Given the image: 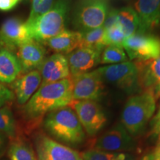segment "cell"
<instances>
[{"label": "cell", "instance_id": "obj_22", "mask_svg": "<svg viewBox=\"0 0 160 160\" xmlns=\"http://www.w3.org/2000/svg\"><path fill=\"white\" fill-rule=\"evenodd\" d=\"M81 33L82 40L79 48H89L102 52L105 46H107L105 31L103 27L82 31Z\"/></svg>", "mask_w": 160, "mask_h": 160}, {"label": "cell", "instance_id": "obj_14", "mask_svg": "<svg viewBox=\"0 0 160 160\" xmlns=\"http://www.w3.org/2000/svg\"><path fill=\"white\" fill-rule=\"evenodd\" d=\"M17 57L21 66V74L39 69L45 59L46 49L42 43L29 39L17 48Z\"/></svg>", "mask_w": 160, "mask_h": 160}, {"label": "cell", "instance_id": "obj_9", "mask_svg": "<svg viewBox=\"0 0 160 160\" xmlns=\"http://www.w3.org/2000/svg\"><path fill=\"white\" fill-rule=\"evenodd\" d=\"M71 79L73 100L97 101L102 96L104 80L98 69L73 77L71 76Z\"/></svg>", "mask_w": 160, "mask_h": 160}, {"label": "cell", "instance_id": "obj_11", "mask_svg": "<svg viewBox=\"0 0 160 160\" xmlns=\"http://www.w3.org/2000/svg\"><path fill=\"white\" fill-rule=\"evenodd\" d=\"M132 136L121 124L113 126L96 141L95 149L110 152H123L135 148Z\"/></svg>", "mask_w": 160, "mask_h": 160}, {"label": "cell", "instance_id": "obj_3", "mask_svg": "<svg viewBox=\"0 0 160 160\" xmlns=\"http://www.w3.org/2000/svg\"><path fill=\"white\" fill-rule=\"evenodd\" d=\"M70 0H57L49 11L30 23H25L31 39L43 44L65 30Z\"/></svg>", "mask_w": 160, "mask_h": 160}, {"label": "cell", "instance_id": "obj_15", "mask_svg": "<svg viewBox=\"0 0 160 160\" xmlns=\"http://www.w3.org/2000/svg\"><path fill=\"white\" fill-rule=\"evenodd\" d=\"M102 51L89 48H79L66 56L71 77L88 72L100 63Z\"/></svg>", "mask_w": 160, "mask_h": 160}, {"label": "cell", "instance_id": "obj_18", "mask_svg": "<svg viewBox=\"0 0 160 160\" xmlns=\"http://www.w3.org/2000/svg\"><path fill=\"white\" fill-rule=\"evenodd\" d=\"M41 83L42 77L39 70L20 75L12 86L17 102L20 105H25L40 87Z\"/></svg>", "mask_w": 160, "mask_h": 160}, {"label": "cell", "instance_id": "obj_19", "mask_svg": "<svg viewBox=\"0 0 160 160\" xmlns=\"http://www.w3.org/2000/svg\"><path fill=\"white\" fill-rule=\"evenodd\" d=\"M82 33L79 31L64 30L55 37L47 40L43 44L57 53L68 54L80 47Z\"/></svg>", "mask_w": 160, "mask_h": 160}, {"label": "cell", "instance_id": "obj_2", "mask_svg": "<svg viewBox=\"0 0 160 160\" xmlns=\"http://www.w3.org/2000/svg\"><path fill=\"white\" fill-rule=\"evenodd\" d=\"M44 127L56 139L71 145L83 142L85 133L75 111L70 106L46 114Z\"/></svg>", "mask_w": 160, "mask_h": 160}, {"label": "cell", "instance_id": "obj_4", "mask_svg": "<svg viewBox=\"0 0 160 160\" xmlns=\"http://www.w3.org/2000/svg\"><path fill=\"white\" fill-rule=\"evenodd\" d=\"M156 98L148 92L131 96L122 113V125L132 137L141 133L156 111Z\"/></svg>", "mask_w": 160, "mask_h": 160}, {"label": "cell", "instance_id": "obj_23", "mask_svg": "<svg viewBox=\"0 0 160 160\" xmlns=\"http://www.w3.org/2000/svg\"><path fill=\"white\" fill-rule=\"evenodd\" d=\"M82 160H133V157L124 152H110L90 149L81 154Z\"/></svg>", "mask_w": 160, "mask_h": 160}, {"label": "cell", "instance_id": "obj_32", "mask_svg": "<svg viewBox=\"0 0 160 160\" xmlns=\"http://www.w3.org/2000/svg\"><path fill=\"white\" fill-rule=\"evenodd\" d=\"M8 137L4 133L0 132V157L5 153L8 143Z\"/></svg>", "mask_w": 160, "mask_h": 160}, {"label": "cell", "instance_id": "obj_36", "mask_svg": "<svg viewBox=\"0 0 160 160\" xmlns=\"http://www.w3.org/2000/svg\"><path fill=\"white\" fill-rule=\"evenodd\" d=\"M156 117H160V106H159V111H158V113H157V114L156 115Z\"/></svg>", "mask_w": 160, "mask_h": 160}, {"label": "cell", "instance_id": "obj_35", "mask_svg": "<svg viewBox=\"0 0 160 160\" xmlns=\"http://www.w3.org/2000/svg\"><path fill=\"white\" fill-rule=\"evenodd\" d=\"M153 153H150L142 157V159L140 160H153Z\"/></svg>", "mask_w": 160, "mask_h": 160}, {"label": "cell", "instance_id": "obj_20", "mask_svg": "<svg viewBox=\"0 0 160 160\" xmlns=\"http://www.w3.org/2000/svg\"><path fill=\"white\" fill-rule=\"evenodd\" d=\"M22 69L17 56L0 47V83H12L19 77Z\"/></svg>", "mask_w": 160, "mask_h": 160}, {"label": "cell", "instance_id": "obj_25", "mask_svg": "<svg viewBox=\"0 0 160 160\" xmlns=\"http://www.w3.org/2000/svg\"><path fill=\"white\" fill-rule=\"evenodd\" d=\"M0 132L10 138L16 135L15 119L11 110L7 106L0 108Z\"/></svg>", "mask_w": 160, "mask_h": 160}, {"label": "cell", "instance_id": "obj_12", "mask_svg": "<svg viewBox=\"0 0 160 160\" xmlns=\"http://www.w3.org/2000/svg\"><path fill=\"white\" fill-rule=\"evenodd\" d=\"M36 151L37 160H82L77 151L45 135L37 137Z\"/></svg>", "mask_w": 160, "mask_h": 160}, {"label": "cell", "instance_id": "obj_17", "mask_svg": "<svg viewBox=\"0 0 160 160\" xmlns=\"http://www.w3.org/2000/svg\"><path fill=\"white\" fill-rule=\"evenodd\" d=\"M135 8L141 33H149L160 25V0H137Z\"/></svg>", "mask_w": 160, "mask_h": 160}, {"label": "cell", "instance_id": "obj_13", "mask_svg": "<svg viewBox=\"0 0 160 160\" xmlns=\"http://www.w3.org/2000/svg\"><path fill=\"white\" fill-rule=\"evenodd\" d=\"M31 39L25 22L18 18H10L0 28V47L12 51Z\"/></svg>", "mask_w": 160, "mask_h": 160}, {"label": "cell", "instance_id": "obj_1", "mask_svg": "<svg viewBox=\"0 0 160 160\" xmlns=\"http://www.w3.org/2000/svg\"><path fill=\"white\" fill-rule=\"evenodd\" d=\"M73 101L71 77L40 85L24 107V113L31 120H37L50 112L68 106Z\"/></svg>", "mask_w": 160, "mask_h": 160}, {"label": "cell", "instance_id": "obj_16", "mask_svg": "<svg viewBox=\"0 0 160 160\" xmlns=\"http://www.w3.org/2000/svg\"><path fill=\"white\" fill-rule=\"evenodd\" d=\"M38 70L42 77L41 85L71 77L67 58L61 53H56L45 58Z\"/></svg>", "mask_w": 160, "mask_h": 160}, {"label": "cell", "instance_id": "obj_28", "mask_svg": "<svg viewBox=\"0 0 160 160\" xmlns=\"http://www.w3.org/2000/svg\"><path fill=\"white\" fill-rule=\"evenodd\" d=\"M125 39V34L120 28L119 25L105 31V42L107 45H113L122 47V44Z\"/></svg>", "mask_w": 160, "mask_h": 160}, {"label": "cell", "instance_id": "obj_34", "mask_svg": "<svg viewBox=\"0 0 160 160\" xmlns=\"http://www.w3.org/2000/svg\"><path fill=\"white\" fill-rule=\"evenodd\" d=\"M153 160H160V142H159L157 144V147L154 150V151L153 152Z\"/></svg>", "mask_w": 160, "mask_h": 160}, {"label": "cell", "instance_id": "obj_7", "mask_svg": "<svg viewBox=\"0 0 160 160\" xmlns=\"http://www.w3.org/2000/svg\"><path fill=\"white\" fill-rule=\"evenodd\" d=\"M122 47L131 60L145 61L160 57V38L151 33H139L126 38Z\"/></svg>", "mask_w": 160, "mask_h": 160}, {"label": "cell", "instance_id": "obj_27", "mask_svg": "<svg viewBox=\"0 0 160 160\" xmlns=\"http://www.w3.org/2000/svg\"><path fill=\"white\" fill-rule=\"evenodd\" d=\"M54 0H31V9L25 23H30L51 9Z\"/></svg>", "mask_w": 160, "mask_h": 160}, {"label": "cell", "instance_id": "obj_21", "mask_svg": "<svg viewBox=\"0 0 160 160\" xmlns=\"http://www.w3.org/2000/svg\"><path fill=\"white\" fill-rule=\"evenodd\" d=\"M117 21L125 39L141 33L139 18L135 10L131 7H124L117 10Z\"/></svg>", "mask_w": 160, "mask_h": 160}, {"label": "cell", "instance_id": "obj_8", "mask_svg": "<svg viewBox=\"0 0 160 160\" xmlns=\"http://www.w3.org/2000/svg\"><path fill=\"white\" fill-rule=\"evenodd\" d=\"M104 81L113 84L128 93L137 91V70L135 63L127 61L98 68Z\"/></svg>", "mask_w": 160, "mask_h": 160}, {"label": "cell", "instance_id": "obj_10", "mask_svg": "<svg viewBox=\"0 0 160 160\" xmlns=\"http://www.w3.org/2000/svg\"><path fill=\"white\" fill-rule=\"evenodd\" d=\"M137 70V83L142 92H148L154 96L156 99L160 97V57L135 61Z\"/></svg>", "mask_w": 160, "mask_h": 160}, {"label": "cell", "instance_id": "obj_29", "mask_svg": "<svg viewBox=\"0 0 160 160\" xmlns=\"http://www.w3.org/2000/svg\"><path fill=\"white\" fill-rule=\"evenodd\" d=\"M14 98V93L8 88L0 83V108L11 102Z\"/></svg>", "mask_w": 160, "mask_h": 160}, {"label": "cell", "instance_id": "obj_30", "mask_svg": "<svg viewBox=\"0 0 160 160\" xmlns=\"http://www.w3.org/2000/svg\"><path fill=\"white\" fill-rule=\"evenodd\" d=\"M117 25V10L112 9L108 12V14L106 16L102 27L106 31V30H108Z\"/></svg>", "mask_w": 160, "mask_h": 160}, {"label": "cell", "instance_id": "obj_24", "mask_svg": "<svg viewBox=\"0 0 160 160\" xmlns=\"http://www.w3.org/2000/svg\"><path fill=\"white\" fill-rule=\"evenodd\" d=\"M128 61V56L126 55L123 47L119 45H108L105 46L101 53L100 63L102 64H119Z\"/></svg>", "mask_w": 160, "mask_h": 160}, {"label": "cell", "instance_id": "obj_33", "mask_svg": "<svg viewBox=\"0 0 160 160\" xmlns=\"http://www.w3.org/2000/svg\"><path fill=\"white\" fill-rule=\"evenodd\" d=\"M153 131L155 134L160 133V117H155L153 120Z\"/></svg>", "mask_w": 160, "mask_h": 160}, {"label": "cell", "instance_id": "obj_5", "mask_svg": "<svg viewBox=\"0 0 160 160\" xmlns=\"http://www.w3.org/2000/svg\"><path fill=\"white\" fill-rule=\"evenodd\" d=\"M108 6L105 0H82L73 13V25L82 32L102 27Z\"/></svg>", "mask_w": 160, "mask_h": 160}, {"label": "cell", "instance_id": "obj_37", "mask_svg": "<svg viewBox=\"0 0 160 160\" xmlns=\"http://www.w3.org/2000/svg\"><path fill=\"white\" fill-rule=\"evenodd\" d=\"M159 142H160V133H159Z\"/></svg>", "mask_w": 160, "mask_h": 160}, {"label": "cell", "instance_id": "obj_6", "mask_svg": "<svg viewBox=\"0 0 160 160\" xmlns=\"http://www.w3.org/2000/svg\"><path fill=\"white\" fill-rule=\"evenodd\" d=\"M75 111L84 131L88 135H97L107 122L101 106L93 100H73L68 105Z\"/></svg>", "mask_w": 160, "mask_h": 160}, {"label": "cell", "instance_id": "obj_31", "mask_svg": "<svg viewBox=\"0 0 160 160\" xmlns=\"http://www.w3.org/2000/svg\"><path fill=\"white\" fill-rule=\"evenodd\" d=\"M21 0H0V11H8L15 7Z\"/></svg>", "mask_w": 160, "mask_h": 160}, {"label": "cell", "instance_id": "obj_26", "mask_svg": "<svg viewBox=\"0 0 160 160\" xmlns=\"http://www.w3.org/2000/svg\"><path fill=\"white\" fill-rule=\"evenodd\" d=\"M8 157L11 160H37L33 150L21 142L11 144L8 149Z\"/></svg>", "mask_w": 160, "mask_h": 160}]
</instances>
